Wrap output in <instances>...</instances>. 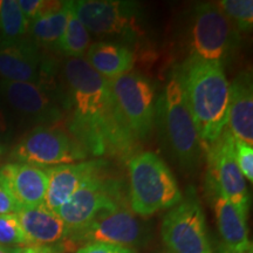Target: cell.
Wrapping results in <instances>:
<instances>
[{
  "label": "cell",
  "mask_w": 253,
  "mask_h": 253,
  "mask_svg": "<svg viewBox=\"0 0 253 253\" xmlns=\"http://www.w3.org/2000/svg\"><path fill=\"white\" fill-rule=\"evenodd\" d=\"M67 84L74 138L93 155L128 154L136 141L114 102L109 81L84 58L67 59L63 67Z\"/></svg>",
  "instance_id": "6da1fadb"
},
{
  "label": "cell",
  "mask_w": 253,
  "mask_h": 253,
  "mask_svg": "<svg viewBox=\"0 0 253 253\" xmlns=\"http://www.w3.org/2000/svg\"><path fill=\"white\" fill-rule=\"evenodd\" d=\"M173 74L181 84L199 138L208 147L227 126L230 82L223 66L188 58Z\"/></svg>",
  "instance_id": "7a4b0ae2"
},
{
  "label": "cell",
  "mask_w": 253,
  "mask_h": 253,
  "mask_svg": "<svg viewBox=\"0 0 253 253\" xmlns=\"http://www.w3.org/2000/svg\"><path fill=\"white\" fill-rule=\"evenodd\" d=\"M129 203L134 214L149 217L183 199L175 176L158 155L145 151L130 158Z\"/></svg>",
  "instance_id": "3957f363"
},
{
  "label": "cell",
  "mask_w": 253,
  "mask_h": 253,
  "mask_svg": "<svg viewBox=\"0 0 253 253\" xmlns=\"http://www.w3.org/2000/svg\"><path fill=\"white\" fill-rule=\"evenodd\" d=\"M238 42V30L219 6L204 2L192 9L186 34L189 58L223 66V62L235 52Z\"/></svg>",
  "instance_id": "277c9868"
},
{
  "label": "cell",
  "mask_w": 253,
  "mask_h": 253,
  "mask_svg": "<svg viewBox=\"0 0 253 253\" xmlns=\"http://www.w3.org/2000/svg\"><path fill=\"white\" fill-rule=\"evenodd\" d=\"M164 129L170 147L184 168L197 166L202 154V143L194 119L186 103L181 84L173 74L168 81L160 102Z\"/></svg>",
  "instance_id": "5b68a950"
},
{
  "label": "cell",
  "mask_w": 253,
  "mask_h": 253,
  "mask_svg": "<svg viewBox=\"0 0 253 253\" xmlns=\"http://www.w3.org/2000/svg\"><path fill=\"white\" fill-rule=\"evenodd\" d=\"M125 205L119 182L96 173L88 178L56 213L65 224L67 237Z\"/></svg>",
  "instance_id": "8992f818"
},
{
  "label": "cell",
  "mask_w": 253,
  "mask_h": 253,
  "mask_svg": "<svg viewBox=\"0 0 253 253\" xmlns=\"http://www.w3.org/2000/svg\"><path fill=\"white\" fill-rule=\"evenodd\" d=\"M109 81L114 102L135 140H144L155 121V88L147 78L129 72Z\"/></svg>",
  "instance_id": "52a82bcc"
},
{
  "label": "cell",
  "mask_w": 253,
  "mask_h": 253,
  "mask_svg": "<svg viewBox=\"0 0 253 253\" xmlns=\"http://www.w3.org/2000/svg\"><path fill=\"white\" fill-rule=\"evenodd\" d=\"M12 157L19 163L47 169L84 161L87 151L62 129L38 126L18 142Z\"/></svg>",
  "instance_id": "ba28073f"
},
{
  "label": "cell",
  "mask_w": 253,
  "mask_h": 253,
  "mask_svg": "<svg viewBox=\"0 0 253 253\" xmlns=\"http://www.w3.org/2000/svg\"><path fill=\"white\" fill-rule=\"evenodd\" d=\"M161 235L170 253H213L203 209L192 194L164 216Z\"/></svg>",
  "instance_id": "9c48e42d"
},
{
  "label": "cell",
  "mask_w": 253,
  "mask_h": 253,
  "mask_svg": "<svg viewBox=\"0 0 253 253\" xmlns=\"http://www.w3.org/2000/svg\"><path fill=\"white\" fill-rule=\"evenodd\" d=\"M208 183L213 194L223 196L248 217V185L236 161L235 137L227 126L213 143L208 145Z\"/></svg>",
  "instance_id": "30bf717a"
},
{
  "label": "cell",
  "mask_w": 253,
  "mask_h": 253,
  "mask_svg": "<svg viewBox=\"0 0 253 253\" xmlns=\"http://www.w3.org/2000/svg\"><path fill=\"white\" fill-rule=\"evenodd\" d=\"M71 7L88 32L95 36L132 39L142 33L141 13L135 2L78 0L71 1Z\"/></svg>",
  "instance_id": "8fae6325"
},
{
  "label": "cell",
  "mask_w": 253,
  "mask_h": 253,
  "mask_svg": "<svg viewBox=\"0 0 253 253\" xmlns=\"http://www.w3.org/2000/svg\"><path fill=\"white\" fill-rule=\"evenodd\" d=\"M143 236L141 223L130 209L121 207L113 212L97 218L84 229L66 237L69 248L91 243H107L131 248L138 244Z\"/></svg>",
  "instance_id": "7c38bea8"
},
{
  "label": "cell",
  "mask_w": 253,
  "mask_h": 253,
  "mask_svg": "<svg viewBox=\"0 0 253 253\" xmlns=\"http://www.w3.org/2000/svg\"><path fill=\"white\" fill-rule=\"evenodd\" d=\"M0 94L18 115L40 126L61 121V109L40 84L32 82H0Z\"/></svg>",
  "instance_id": "4fadbf2b"
},
{
  "label": "cell",
  "mask_w": 253,
  "mask_h": 253,
  "mask_svg": "<svg viewBox=\"0 0 253 253\" xmlns=\"http://www.w3.org/2000/svg\"><path fill=\"white\" fill-rule=\"evenodd\" d=\"M104 164V161H81L47 168V190L42 203L56 212L88 178L100 173Z\"/></svg>",
  "instance_id": "5bb4252c"
},
{
  "label": "cell",
  "mask_w": 253,
  "mask_h": 253,
  "mask_svg": "<svg viewBox=\"0 0 253 253\" xmlns=\"http://www.w3.org/2000/svg\"><path fill=\"white\" fill-rule=\"evenodd\" d=\"M0 183L21 210L42 203L47 190V175L43 169L30 164L7 163L0 167Z\"/></svg>",
  "instance_id": "9a60e30c"
},
{
  "label": "cell",
  "mask_w": 253,
  "mask_h": 253,
  "mask_svg": "<svg viewBox=\"0 0 253 253\" xmlns=\"http://www.w3.org/2000/svg\"><path fill=\"white\" fill-rule=\"evenodd\" d=\"M41 71V56L33 43L24 40L0 41V77L2 80L40 84Z\"/></svg>",
  "instance_id": "2e32d148"
},
{
  "label": "cell",
  "mask_w": 253,
  "mask_h": 253,
  "mask_svg": "<svg viewBox=\"0 0 253 253\" xmlns=\"http://www.w3.org/2000/svg\"><path fill=\"white\" fill-rule=\"evenodd\" d=\"M226 126L235 140L253 144V86L248 72L237 75L230 84Z\"/></svg>",
  "instance_id": "e0dca14e"
},
{
  "label": "cell",
  "mask_w": 253,
  "mask_h": 253,
  "mask_svg": "<svg viewBox=\"0 0 253 253\" xmlns=\"http://www.w3.org/2000/svg\"><path fill=\"white\" fill-rule=\"evenodd\" d=\"M17 216L30 245H50L65 239L66 227L62 219L43 203L21 209Z\"/></svg>",
  "instance_id": "ac0fdd59"
},
{
  "label": "cell",
  "mask_w": 253,
  "mask_h": 253,
  "mask_svg": "<svg viewBox=\"0 0 253 253\" xmlns=\"http://www.w3.org/2000/svg\"><path fill=\"white\" fill-rule=\"evenodd\" d=\"M84 59L88 65L107 80L131 72L135 58L126 46L113 42H95L89 46Z\"/></svg>",
  "instance_id": "d6986e66"
},
{
  "label": "cell",
  "mask_w": 253,
  "mask_h": 253,
  "mask_svg": "<svg viewBox=\"0 0 253 253\" xmlns=\"http://www.w3.org/2000/svg\"><path fill=\"white\" fill-rule=\"evenodd\" d=\"M214 195V213L218 230L225 243V248L245 250L251 248L245 216L239 209L219 194Z\"/></svg>",
  "instance_id": "ffe728a7"
},
{
  "label": "cell",
  "mask_w": 253,
  "mask_h": 253,
  "mask_svg": "<svg viewBox=\"0 0 253 253\" xmlns=\"http://www.w3.org/2000/svg\"><path fill=\"white\" fill-rule=\"evenodd\" d=\"M71 1H63L61 6L45 12L30 24L32 36L42 45H56L67 25Z\"/></svg>",
  "instance_id": "44dd1931"
},
{
  "label": "cell",
  "mask_w": 253,
  "mask_h": 253,
  "mask_svg": "<svg viewBox=\"0 0 253 253\" xmlns=\"http://www.w3.org/2000/svg\"><path fill=\"white\" fill-rule=\"evenodd\" d=\"M90 46V34L71 7L67 25L55 47L68 59L84 58Z\"/></svg>",
  "instance_id": "7402d4cb"
},
{
  "label": "cell",
  "mask_w": 253,
  "mask_h": 253,
  "mask_svg": "<svg viewBox=\"0 0 253 253\" xmlns=\"http://www.w3.org/2000/svg\"><path fill=\"white\" fill-rule=\"evenodd\" d=\"M30 23L19 7L17 0H2L0 9V32L4 42L23 40Z\"/></svg>",
  "instance_id": "603a6c76"
},
{
  "label": "cell",
  "mask_w": 253,
  "mask_h": 253,
  "mask_svg": "<svg viewBox=\"0 0 253 253\" xmlns=\"http://www.w3.org/2000/svg\"><path fill=\"white\" fill-rule=\"evenodd\" d=\"M218 6L238 31L249 32L253 26L252 0H221Z\"/></svg>",
  "instance_id": "cb8c5ba5"
},
{
  "label": "cell",
  "mask_w": 253,
  "mask_h": 253,
  "mask_svg": "<svg viewBox=\"0 0 253 253\" xmlns=\"http://www.w3.org/2000/svg\"><path fill=\"white\" fill-rule=\"evenodd\" d=\"M28 245L30 243L20 225L17 213L0 214V246L20 248Z\"/></svg>",
  "instance_id": "d4e9b609"
},
{
  "label": "cell",
  "mask_w": 253,
  "mask_h": 253,
  "mask_svg": "<svg viewBox=\"0 0 253 253\" xmlns=\"http://www.w3.org/2000/svg\"><path fill=\"white\" fill-rule=\"evenodd\" d=\"M235 156L246 181H253V147L244 141L235 140Z\"/></svg>",
  "instance_id": "484cf974"
},
{
  "label": "cell",
  "mask_w": 253,
  "mask_h": 253,
  "mask_svg": "<svg viewBox=\"0 0 253 253\" xmlns=\"http://www.w3.org/2000/svg\"><path fill=\"white\" fill-rule=\"evenodd\" d=\"M77 253H136V251L128 246L107 244V243H91L80 246Z\"/></svg>",
  "instance_id": "4316f807"
},
{
  "label": "cell",
  "mask_w": 253,
  "mask_h": 253,
  "mask_svg": "<svg viewBox=\"0 0 253 253\" xmlns=\"http://www.w3.org/2000/svg\"><path fill=\"white\" fill-rule=\"evenodd\" d=\"M20 210L17 203L8 194L7 190L0 183V214L6 213H17Z\"/></svg>",
  "instance_id": "83f0119b"
},
{
  "label": "cell",
  "mask_w": 253,
  "mask_h": 253,
  "mask_svg": "<svg viewBox=\"0 0 253 253\" xmlns=\"http://www.w3.org/2000/svg\"><path fill=\"white\" fill-rule=\"evenodd\" d=\"M15 253H61V246L28 245L18 248Z\"/></svg>",
  "instance_id": "f1b7e54d"
},
{
  "label": "cell",
  "mask_w": 253,
  "mask_h": 253,
  "mask_svg": "<svg viewBox=\"0 0 253 253\" xmlns=\"http://www.w3.org/2000/svg\"><path fill=\"white\" fill-rule=\"evenodd\" d=\"M9 126H8V120L7 116L2 109L1 104H0V140L2 141V138L6 137V135L8 134Z\"/></svg>",
  "instance_id": "f546056e"
},
{
  "label": "cell",
  "mask_w": 253,
  "mask_h": 253,
  "mask_svg": "<svg viewBox=\"0 0 253 253\" xmlns=\"http://www.w3.org/2000/svg\"><path fill=\"white\" fill-rule=\"evenodd\" d=\"M221 253H253V251H252V246L245 250H232V249L225 248Z\"/></svg>",
  "instance_id": "4dcf8cb0"
},
{
  "label": "cell",
  "mask_w": 253,
  "mask_h": 253,
  "mask_svg": "<svg viewBox=\"0 0 253 253\" xmlns=\"http://www.w3.org/2000/svg\"><path fill=\"white\" fill-rule=\"evenodd\" d=\"M18 248H6V246H0V253H15Z\"/></svg>",
  "instance_id": "1f68e13d"
},
{
  "label": "cell",
  "mask_w": 253,
  "mask_h": 253,
  "mask_svg": "<svg viewBox=\"0 0 253 253\" xmlns=\"http://www.w3.org/2000/svg\"><path fill=\"white\" fill-rule=\"evenodd\" d=\"M6 151H7V148H6V144L0 140V158H2L5 156Z\"/></svg>",
  "instance_id": "d6a6232c"
},
{
  "label": "cell",
  "mask_w": 253,
  "mask_h": 253,
  "mask_svg": "<svg viewBox=\"0 0 253 253\" xmlns=\"http://www.w3.org/2000/svg\"><path fill=\"white\" fill-rule=\"evenodd\" d=\"M1 2L2 1H1V0H0V9H1Z\"/></svg>",
  "instance_id": "836d02e7"
},
{
  "label": "cell",
  "mask_w": 253,
  "mask_h": 253,
  "mask_svg": "<svg viewBox=\"0 0 253 253\" xmlns=\"http://www.w3.org/2000/svg\"><path fill=\"white\" fill-rule=\"evenodd\" d=\"M169 253H170V252H169Z\"/></svg>",
  "instance_id": "e575fe53"
}]
</instances>
